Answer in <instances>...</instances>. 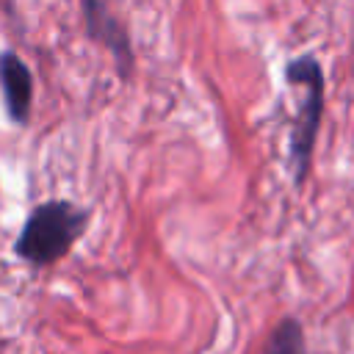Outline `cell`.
Instances as JSON below:
<instances>
[{
	"instance_id": "obj_1",
	"label": "cell",
	"mask_w": 354,
	"mask_h": 354,
	"mask_svg": "<svg viewBox=\"0 0 354 354\" xmlns=\"http://www.w3.org/2000/svg\"><path fill=\"white\" fill-rule=\"evenodd\" d=\"M86 221L88 213L66 199L44 202L28 216L17 238V254L33 266H50L83 235Z\"/></svg>"
},
{
	"instance_id": "obj_5",
	"label": "cell",
	"mask_w": 354,
	"mask_h": 354,
	"mask_svg": "<svg viewBox=\"0 0 354 354\" xmlns=\"http://www.w3.org/2000/svg\"><path fill=\"white\" fill-rule=\"evenodd\" d=\"M263 354H304V332H301V324L296 318H282L271 329Z\"/></svg>"
},
{
	"instance_id": "obj_4",
	"label": "cell",
	"mask_w": 354,
	"mask_h": 354,
	"mask_svg": "<svg viewBox=\"0 0 354 354\" xmlns=\"http://www.w3.org/2000/svg\"><path fill=\"white\" fill-rule=\"evenodd\" d=\"M83 11H86V19H88V30H91V36H94V39H100V41H105V47H111V50H113V55H116V61H119V69H122V72H127V66H130L133 55H130L127 36H124L122 25H119V22L108 14V8H105V6H100V3H86V6H83Z\"/></svg>"
},
{
	"instance_id": "obj_2",
	"label": "cell",
	"mask_w": 354,
	"mask_h": 354,
	"mask_svg": "<svg viewBox=\"0 0 354 354\" xmlns=\"http://www.w3.org/2000/svg\"><path fill=\"white\" fill-rule=\"evenodd\" d=\"M288 83L301 86L299 97V116L293 122L290 133V163H293V177L296 183L304 180L307 166H310V152L315 144V133L321 124V111H324V75L321 66L313 55L293 58L285 69Z\"/></svg>"
},
{
	"instance_id": "obj_3",
	"label": "cell",
	"mask_w": 354,
	"mask_h": 354,
	"mask_svg": "<svg viewBox=\"0 0 354 354\" xmlns=\"http://www.w3.org/2000/svg\"><path fill=\"white\" fill-rule=\"evenodd\" d=\"M3 97H6V111L14 122H25L30 111V97H33V80L30 69L22 64V58L14 50L3 53Z\"/></svg>"
}]
</instances>
